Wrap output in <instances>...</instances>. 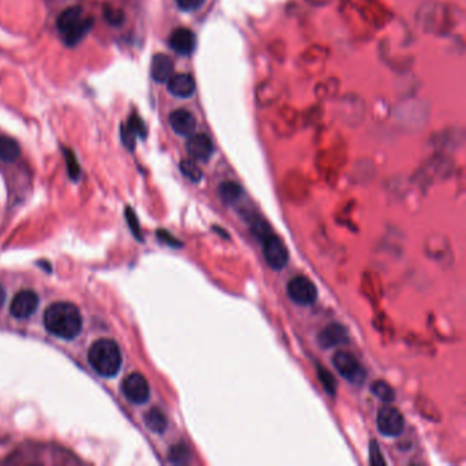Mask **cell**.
<instances>
[{
  "label": "cell",
  "mask_w": 466,
  "mask_h": 466,
  "mask_svg": "<svg viewBox=\"0 0 466 466\" xmlns=\"http://www.w3.org/2000/svg\"><path fill=\"white\" fill-rule=\"evenodd\" d=\"M145 424L152 432L163 433L167 428V417L160 409L153 408L145 415Z\"/></svg>",
  "instance_id": "cell-17"
},
{
  "label": "cell",
  "mask_w": 466,
  "mask_h": 466,
  "mask_svg": "<svg viewBox=\"0 0 466 466\" xmlns=\"http://www.w3.org/2000/svg\"><path fill=\"white\" fill-rule=\"evenodd\" d=\"M39 295L33 290H21L18 291L10 305V312L17 319L31 318L39 307Z\"/></svg>",
  "instance_id": "cell-9"
},
{
  "label": "cell",
  "mask_w": 466,
  "mask_h": 466,
  "mask_svg": "<svg viewBox=\"0 0 466 466\" xmlns=\"http://www.w3.org/2000/svg\"><path fill=\"white\" fill-rule=\"evenodd\" d=\"M157 235H159V238L163 241V242H166V243H169V245H173V246H181V242L178 241V239H175L171 234L167 233V232H159L157 233Z\"/></svg>",
  "instance_id": "cell-29"
},
{
  "label": "cell",
  "mask_w": 466,
  "mask_h": 466,
  "mask_svg": "<svg viewBox=\"0 0 466 466\" xmlns=\"http://www.w3.org/2000/svg\"><path fill=\"white\" fill-rule=\"evenodd\" d=\"M121 137H122L123 144H125L129 149H135L137 135L135 133V130H133L128 123H126L125 126L121 128Z\"/></svg>",
  "instance_id": "cell-24"
},
{
  "label": "cell",
  "mask_w": 466,
  "mask_h": 466,
  "mask_svg": "<svg viewBox=\"0 0 466 466\" xmlns=\"http://www.w3.org/2000/svg\"><path fill=\"white\" fill-rule=\"evenodd\" d=\"M43 322L48 332L62 339H74L83 329V315L71 302H55L49 305L44 312Z\"/></svg>",
  "instance_id": "cell-1"
},
{
  "label": "cell",
  "mask_w": 466,
  "mask_h": 466,
  "mask_svg": "<svg viewBox=\"0 0 466 466\" xmlns=\"http://www.w3.org/2000/svg\"><path fill=\"white\" fill-rule=\"evenodd\" d=\"M126 214H128L126 216H128V222H129V225H130V230H132L133 234L136 235V238L141 239L140 226H139V221H137V218H136V214H135L130 208L126 209Z\"/></svg>",
  "instance_id": "cell-28"
},
{
  "label": "cell",
  "mask_w": 466,
  "mask_h": 466,
  "mask_svg": "<svg viewBox=\"0 0 466 466\" xmlns=\"http://www.w3.org/2000/svg\"><path fill=\"white\" fill-rule=\"evenodd\" d=\"M4 301H6V291H4V288L0 286V308L4 305Z\"/></svg>",
  "instance_id": "cell-30"
},
{
  "label": "cell",
  "mask_w": 466,
  "mask_h": 466,
  "mask_svg": "<svg viewBox=\"0 0 466 466\" xmlns=\"http://www.w3.org/2000/svg\"><path fill=\"white\" fill-rule=\"evenodd\" d=\"M287 294L293 302L308 307L316 302L318 287L309 278L297 275L287 283Z\"/></svg>",
  "instance_id": "cell-5"
},
{
  "label": "cell",
  "mask_w": 466,
  "mask_h": 466,
  "mask_svg": "<svg viewBox=\"0 0 466 466\" xmlns=\"http://www.w3.org/2000/svg\"><path fill=\"white\" fill-rule=\"evenodd\" d=\"M263 253L267 264L275 271L283 270L288 263V250L277 235L270 234L263 239Z\"/></svg>",
  "instance_id": "cell-7"
},
{
  "label": "cell",
  "mask_w": 466,
  "mask_h": 466,
  "mask_svg": "<svg viewBox=\"0 0 466 466\" xmlns=\"http://www.w3.org/2000/svg\"><path fill=\"white\" fill-rule=\"evenodd\" d=\"M21 155V148L18 142L10 137L0 136V159L6 163L15 162Z\"/></svg>",
  "instance_id": "cell-16"
},
{
  "label": "cell",
  "mask_w": 466,
  "mask_h": 466,
  "mask_svg": "<svg viewBox=\"0 0 466 466\" xmlns=\"http://www.w3.org/2000/svg\"><path fill=\"white\" fill-rule=\"evenodd\" d=\"M170 125L180 136H191L196 130V119L187 110H177L170 115Z\"/></svg>",
  "instance_id": "cell-14"
},
{
  "label": "cell",
  "mask_w": 466,
  "mask_h": 466,
  "mask_svg": "<svg viewBox=\"0 0 466 466\" xmlns=\"http://www.w3.org/2000/svg\"><path fill=\"white\" fill-rule=\"evenodd\" d=\"M181 173L187 177V180H190L191 182H198L202 178V171L201 169L190 159H185L181 162L180 164Z\"/></svg>",
  "instance_id": "cell-20"
},
{
  "label": "cell",
  "mask_w": 466,
  "mask_h": 466,
  "mask_svg": "<svg viewBox=\"0 0 466 466\" xmlns=\"http://www.w3.org/2000/svg\"><path fill=\"white\" fill-rule=\"evenodd\" d=\"M174 71V63L170 56L164 53H157L152 59L150 76L156 83H167Z\"/></svg>",
  "instance_id": "cell-13"
},
{
  "label": "cell",
  "mask_w": 466,
  "mask_h": 466,
  "mask_svg": "<svg viewBox=\"0 0 466 466\" xmlns=\"http://www.w3.org/2000/svg\"><path fill=\"white\" fill-rule=\"evenodd\" d=\"M122 391L125 397L133 404H145L150 397L149 383L141 373L136 372L126 376L122 383Z\"/></svg>",
  "instance_id": "cell-8"
},
{
  "label": "cell",
  "mask_w": 466,
  "mask_h": 466,
  "mask_svg": "<svg viewBox=\"0 0 466 466\" xmlns=\"http://www.w3.org/2000/svg\"><path fill=\"white\" fill-rule=\"evenodd\" d=\"M104 15L105 19L111 24V25H121V22L123 21V12L119 10L112 8L111 6H107L104 8Z\"/></svg>",
  "instance_id": "cell-25"
},
{
  "label": "cell",
  "mask_w": 466,
  "mask_h": 466,
  "mask_svg": "<svg viewBox=\"0 0 466 466\" xmlns=\"http://www.w3.org/2000/svg\"><path fill=\"white\" fill-rule=\"evenodd\" d=\"M205 0H177V4L184 11H194L204 4Z\"/></svg>",
  "instance_id": "cell-27"
},
{
  "label": "cell",
  "mask_w": 466,
  "mask_h": 466,
  "mask_svg": "<svg viewBox=\"0 0 466 466\" xmlns=\"http://www.w3.org/2000/svg\"><path fill=\"white\" fill-rule=\"evenodd\" d=\"M219 196L225 204L233 205L241 200V197L243 196V190L235 182H223L219 187Z\"/></svg>",
  "instance_id": "cell-18"
},
{
  "label": "cell",
  "mask_w": 466,
  "mask_h": 466,
  "mask_svg": "<svg viewBox=\"0 0 466 466\" xmlns=\"http://www.w3.org/2000/svg\"><path fill=\"white\" fill-rule=\"evenodd\" d=\"M189 458H190V453L184 443H180L170 450V461L173 464H187Z\"/></svg>",
  "instance_id": "cell-21"
},
{
  "label": "cell",
  "mask_w": 466,
  "mask_h": 466,
  "mask_svg": "<svg viewBox=\"0 0 466 466\" xmlns=\"http://www.w3.org/2000/svg\"><path fill=\"white\" fill-rule=\"evenodd\" d=\"M318 342L323 349H331V347L347 345L349 343L347 329L339 323H329L320 331L318 336Z\"/></svg>",
  "instance_id": "cell-10"
},
{
  "label": "cell",
  "mask_w": 466,
  "mask_h": 466,
  "mask_svg": "<svg viewBox=\"0 0 466 466\" xmlns=\"http://www.w3.org/2000/svg\"><path fill=\"white\" fill-rule=\"evenodd\" d=\"M332 365L336 372L350 383H363L365 379V371L360 361L346 350H338L332 356Z\"/></svg>",
  "instance_id": "cell-4"
},
{
  "label": "cell",
  "mask_w": 466,
  "mask_h": 466,
  "mask_svg": "<svg viewBox=\"0 0 466 466\" xmlns=\"http://www.w3.org/2000/svg\"><path fill=\"white\" fill-rule=\"evenodd\" d=\"M169 43L177 53L187 56L196 48V36L190 29L180 28L171 33Z\"/></svg>",
  "instance_id": "cell-12"
},
{
  "label": "cell",
  "mask_w": 466,
  "mask_h": 466,
  "mask_svg": "<svg viewBox=\"0 0 466 466\" xmlns=\"http://www.w3.org/2000/svg\"><path fill=\"white\" fill-rule=\"evenodd\" d=\"M370 463L372 465H386V460L383 458L381 450L374 440H372L371 447H370Z\"/></svg>",
  "instance_id": "cell-26"
},
{
  "label": "cell",
  "mask_w": 466,
  "mask_h": 466,
  "mask_svg": "<svg viewBox=\"0 0 466 466\" xmlns=\"http://www.w3.org/2000/svg\"><path fill=\"white\" fill-rule=\"evenodd\" d=\"M83 8L78 6L66 8L58 18V29L63 35L67 46L80 43L94 25V18H83Z\"/></svg>",
  "instance_id": "cell-3"
},
{
  "label": "cell",
  "mask_w": 466,
  "mask_h": 466,
  "mask_svg": "<svg viewBox=\"0 0 466 466\" xmlns=\"http://www.w3.org/2000/svg\"><path fill=\"white\" fill-rule=\"evenodd\" d=\"M187 149L194 160L207 162L214 153V144L205 135H191L187 141Z\"/></svg>",
  "instance_id": "cell-11"
},
{
  "label": "cell",
  "mask_w": 466,
  "mask_h": 466,
  "mask_svg": "<svg viewBox=\"0 0 466 466\" xmlns=\"http://www.w3.org/2000/svg\"><path fill=\"white\" fill-rule=\"evenodd\" d=\"M318 374H319V380L323 384L327 392L334 395L336 392V381H335L332 373L329 372L326 368H323V367H318Z\"/></svg>",
  "instance_id": "cell-22"
},
{
  "label": "cell",
  "mask_w": 466,
  "mask_h": 466,
  "mask_svg": "<svg viewBox=\"0 0 466 466\" xmlns=\"http://www.w3.org/2000/svg\"><path fill=\"white\" fill-rule=\"evenodd\" d=\"M167 83H169V91L181 98L190 97L196 91V83L193 77L189 74L171 76V78Z\"/></svg>",
  "instance_id": "cell-15"
},
{
  "label": "cell",
  "mask_w": 466,
  "mask_h": 466,
  "mask_svg": "<svg viewBox=\"0 0 466 466\" xmlns=\"http://www.w3.org/2000/svg\"><path fill=\"white\" fill-rule=\"evenodd\" d=\"M88 361L100 376L112 377L122 367V353L112 339H98L88 352Z\"/></svg>",
  "instance_id": "cell-2"
},
{
  "label": "cell",
  "mask_w": 466,
  "mask_h": 466,
  "mask_svg": "<svg viewBox=\"0 0 466 466\" xmlns=\"http://www.w3.org/2000/svg\"><path fill=\"white\" fill-rule=\"evenodd\" d=\"M371 391L376 398H379L383 402L391 404L392 401H395V391L394 388L384 380H376L371 384Z\"/></svg>",
  "instance_id": "cell-19"
},
{
  "label": "cell",
  "mask_w": 466,
  "mask_h": 466,
  "mask_svg": "<svg viewBox=\"0 0 466 466\" xmlns=\"http://www.w3.org/2000/svg\"><path fill=\"white\" fill-rule=\"evenodd\" d=\"M64 156H66V163H67V171L70 177L76 181L80 178V164L74 156V153L70 149H64Z\"/></svg>",
  "instance_id": "cell-23"
},
{
  "label": "cell",
  "mask_w": 466,
  "mask_h": 466,
  "mask_svg": "<svg viewBox=\"0 0 466 466\" xmlns=\"http://www.w3.org/2000/svg\"><path fill=\"white\" fill-rule=\"evenodd\" d=\"M377 431L387 438H397L404 432L405 419L402 413L392 406H384L377 413Z\"/></svg>",
  "instance_id": "cell-6"
}]
</instances>
